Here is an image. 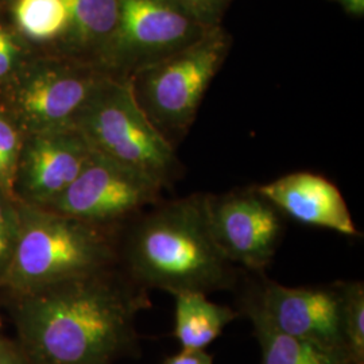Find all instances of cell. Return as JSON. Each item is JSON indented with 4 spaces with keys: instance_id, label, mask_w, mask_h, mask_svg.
Returning <instances> with one entry per match:
<instances>
[{
    "instance_id": "cell-23",
    "label": "cell",
    "mask_w": 364,
    "mask_h": 364,
    "mask_svg": "<svg viewBox=\"0 0 364 364\" xmlns=\"http://www.w3.org/2000/svg\"><path fill=\"white\" fill-rule=\"evenodd\" d=\"M348 15L362 18L364 15V0H335Z\"/></svg>"
},
{
    "instance_id": "cell-16",
    "label": "cell",
    "mask_w": 364,
    "mask_h": 364,
    "mask_svg": "<svg viewBox=\"0 0 364 364\" xmlns=\"http://www.w3.org/2000/svg\"><path fill=\"white\" fill-rule=\"evenodd\" d=\"M15 14L19 26L31 38L50 39L65 33L64 0H19Z\"/></svg>"
},
{
    "instance_id": "cell-7",
    "label": "cell",
    "mask_w": 364,
    "mask_h": 364,
    "mask_svg": "<svg viewBox=\"0 0 364 364\" xmlns=\"http://www.w3.org/2000/svg\"><path fill=\"white\" fill-rule=\"evenodd\" d=\"M209 230L223 255L251 273L273 260L285 231V216L258 188L205 195Z\"/></svg>"
},
{
    "instance_id": "cell-9",
    "label": "cell",
    "mask_w": 364,
    "mask_h": 364,
    "mask_svg": "<svg viewBox=\"0 0 364 364\" xmlns=\"http://www.w3.org/2000/svg\"><path fill=\"white\" fill-rule=\"evenodd\" d=\"M255 274L258 281L248 282L245 289L275 328L336 352L350 362L343 326V282L324 287H289Z\"/></svg>"
},
{
    "instance_id": "cell-2",
    "label": "cell",
    "mask_w": 364,
    "mask_h": 364,
    "mask_svg": "<svg viewBox=\"0 0 364 364\" xmlns=\"http://www.w3.org/2000/svg\"><path fill=\"white\" fill-rule=\"evenodd\" d=\"M124 258L129 278L147 291L209 294L240 278L212 237L203 193L153 205L131 228Z\"/></svg>"
},
{
    "instance_id": "cell-13",
    "label": "cell",
    "mask_w": 364,
    "mask_h": 364,
    "mask_svg": "<svg viewBox=\"0 0 364 364\" xmlns=\"http://www.w3.org/2000/svg\"><path fill=\"white\" fill-rule=\"evenodd\" d=\"M239 299L237 311L251 321L254 336L259 344L260 364H350L336 352L328 351L275 328L245 287Z\"/></svg>"
},
{
    "instance_id": "cell-19",
    "label": "cell",
    "mask_w": 364,
    "mask_h": 364,
    "mask_svg": "<svg viewBox=\"0 0 364 364\" xmlns=\"http://www.w3.org/2000/svg\"><path fill=\"white\" fill-rule=\"evenodd\" d=\"M19 216L10 205V201L0 192V278L6 272L18 237Z\"/></svg>"
},
{
    "instance_id": "cell-21",
    "label": "cell",
    "mask_w": 364,
    "mask_h": 364,
    "mask_svg": "<svg viewBox=\"0 0 364 364\" xmlns=\"http://www.w3.org/2000/svg\"><path fill=\"white\" fill-rule=\"evenodd\" d=\"M162 364H213V356L205 350H181L180 353L166 358Z\"/></svg>"
},
{
    "instance_id": "cell-8",
    "label": "cell",
    "mask_w": 364,
    "mask_h": 364,
    "mask_svg": "<svg viewBox=\"0 0 364 364\" xmlns=\"http://www.w3.org/2000/svg\"><path fill=\"white\" fill-rule=\"evenodd\" d=\"M164 188L95 153L87 166L48 209L96 225L139 215L161 203Z\"/></svg>"
},
{
    "instance_id": "cell-20",
    "label": "cell",
    "mask_w": 364,
    "mask_h": 364,
    "mask_svg": "<svg viewBox=\"0 0 364 364\" xmlns=\"http://www.w3.org/2000/svg\"><path fill=\"white\" fill-rule=\"evenodd\" d=\"M198 23L207 28L220 26L221 21L234 0H174Z\"/></svg>"
},
{
    "instance_id": "cell-25",
    "label": "cell",
    "mask_w": 364,
    "mask_h": 364,
    "mask_svg": "<svg viewBox=\"0 0 364 364\" xmlns=\"http://www.w3.org/2000/svg\"><path fill=\"white\" fill-rule=\"evenodd\" d=\"M4 34H6V33H4V31H3V28H1V27H0V39L3 38V37H4Z\"/></svg>"
},
{
    "instance_id": "cell-17",
    "label": "cell",
    "mask_w": 364,
    "mask_h": 364,
    "mask_svg": "<svg viewBox=\"0 0 364 364\" xmlns=\"http://www.w3.org/2000/svg\"><path fill=\"white\" fill-rule=\"evenodd\" d=\"M343 326L351 364H364V285L343 282Z\"/></svg>"
},
{
    "instance_id": "cell-11",
    "label": "cell",
    "mask_w": 364,
    "mask_h": 364,
    "mask_svg": "<svg viewBox=\"0 0 364 364\" xmlns=\"http://www.w3.org/2000/svg\"><path fill=\"white\" fill-rule=\"evenodd\" d=\"M105 76L91 64H57L27 81L18 93V105L37 131L72 127Z\"/></svg>"
},
{
    "instance_id": "cell-24",
    "label": "cell",
    "mask_w": 364,
    "mask_h": 364,
    "mask_svg": "<svg viewBox=\"0 0 364 364\" xmlns=\"http://www.w3.org/2000/svg\"><path fill=\"white\" fill-rule=\"evenodd\" d=\"M0 364H21L11 352L0 346Z\"/></svg>"
},
{
    "instance_id": "cell-4",
    "label": "cell",
    "mask_w": 364,
    "mask_h": 364,
    "mask_svg": "<svg viewBox=\"0 0 364 364\" xmlns=\"http://www.w3.org/2000/svg\"><path fill=\"white\" fill-rule=\"evenodd\" d=\"M92 150L164 189L178 177L176 147L138 105L129 80L105 76L73 122Z\"/></svg>"
},
{
    "instance_id": "cell-12",
    "label": "cell",
    "mask_w": 364,
    "mask_h": 364,
    "mask_svg": "<svg viewBox=\"0 0 364 364\" xmlns=\"http://www.w3.org/2000/svg\"><path fill=\"white\" fill-rule=\"evenodd\" d=\"M257 188L284 216L297 223L346 236L359 235L341 192L323 176L297 171Z\"/></svg>"
},
{
    "instance_id": "cell-1",
    "label": "cell",
    "mask_w": 364,
    "mask_h": 364,
    "mask_svg": "<svg viewBox=\"0 0 364 364\" xmlns=\"http://www.w3.org/2000/svg\"><path fill=\"white\" fill-rule=\"evenodd\" d=\"M149 291L109 269L25 294L19 326L39 364H112L138 352Z\"/></svg>"
},
{
    "instance_id": "cell-5",
    "label": "cell",
    "mask_w": 364,
    "mask_h": 364,
    "mask_svg": "<svg viewBox=\"0 0 364 364\" xmlns=\"http://www.w3.org/2000/svg\"><path fill=\"white\" fill-rule=\"evenodd\" d=\"M231 36L220 26L168 57L144 66L130 78L146 117L176 147L193 126L213 78L231 52Z\"/></svg>"
},
{
    "instance_id": "cell-22",
    "label": "cell",
    "mask_w": 364,
    "mask_h": 364,
    "mask_svg": "<svg viewBox=\"0 0 364 364\" xmlns=\"http://www.w3.org/2000/svg\"><path fill=\"white\" fill-rule=\"evenodd\" d=\"M15 58V46L11 38L4 34V37L0 39V78L4 77L14 64Z\"/></svg>"
},
{
    "instance_id": "cell-15",
    "label": "cell",
    "mask_w": 364,
    "mask_h": 364,
    "mask_svg": "<svg viewBox=\"0 0 364 364\" xmlns=\"http://www.w3.org/2000/svg\"><path fill=\"white\" fill-rule=\"evenodd\" d=\"M68 25L65 31L76 52L95 54L100 60L115 34L119 16L117 0H64Z\"/></svg>"
},
{
    "instance_id": "cell-10",
    "label": "cell",
    "mask_w": 364,
    "mask_h": 364,
    "mask_svg": "<svg viewBox=\"0 0 364 364\" xmlns=\"http://www.w3.org/2000/svg\"><path fill=\"white\" fill-rule=\"evenodd\" d=\"M95 156L76 127L37 131L18 162L15 183L28 200L48 207Z\"/></svg>"
},
{
    "instance_id": "cell-3",
    "label": "cell",
    "mask_w": 364,
    "mask_h": 364,
    "mask_svg": "<svg viewBox=\"0 0 364 364\" xmlns=\"http://www.w3.org/2000/svg\"><path fill=\"white\" fill-rule=\"evenodd\" d=\"M13 257L0 278L6 287L28 294L88 274L108 270L117 258L111 236L102 225L50 209L26 208Z\"/></svg>"
},
{
    "instance_id": "cell-18",
    "label": "cell",
    "mask_w": 364,
    "mask_h": 364,
    "mask_svg": "<svg viewBox=\"0 0 364 364\" xmlns=\"http://www.w3.org/2000/svg\"><path fill=\"white\" fill-rule=\"evenodd\" d=\"M19 150L16 131L9 122L0 117V192L7 198L14 193Z\"/></svg>"
},
{
    "instance_id": "cell-14",
    "label": "cell",
    "mask_w": 364,
    "mask_h": 364,
    "mask_svg": "<svg viewBox=\"0 0 364 364\" xmlns=\"http://www.w3.org/2000/svg\"><path fill=\"white\" fill-rule=\"evenodd\" d=\"M198 291L174 294V338L181 350H205L220 336L225 326L236 320L240 312L207 299Z\"/></svg>"
},
{
    "instance_id": "cell-6",
    "label": "cell",
    "mask_w": 364,
    "mask_h": 364,
    "mask_svg": "<svg viewBox=\"0 0 364 364\" xmlns=\"http://www.w3.org/2000/svg\"><path fill=\"white\" fill-rule=\"evenodd\" d=\"M115 34L99 70L117 80L181 50L209 28L198 23L174 0H117Z\"/></svg>"
}]
</instances>
